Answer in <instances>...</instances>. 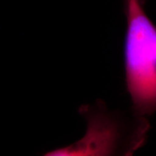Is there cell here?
<instances>
[{
    "label": "cell",
    "mask_w": 156,
    "mask_h": 156,
    "mask_svg": "<svg viewBox=\"0 0 156 156\" xmlns=\"http://www.w3.org/2000/svg\"><path fill=\"white\" fill-rule=\"evenodd\" d=\"M79 112L88 122L85 135L46 155H131L145 143L150 127L145 117L109 111L100 101L81 107Z\"/></svg>",
    "instance_id": "7a4b0ae2"
},
{
    "label": "cell",
    "mask_w": 156,
    "mask_h": 156,
    "mask_svg": "<svg viewBox=\"0 0 156 156\" xmlns=\"http://www.w3.org/2000/svg\"><path fill=\"white\" fill-rule=\"evenodd\" d=\"M124 42L126 86L132 112L147 118L156 112V25L143 0H125Z\"/></svg>",
    "instance_id": "6da1fadb"
}]
</instances>
